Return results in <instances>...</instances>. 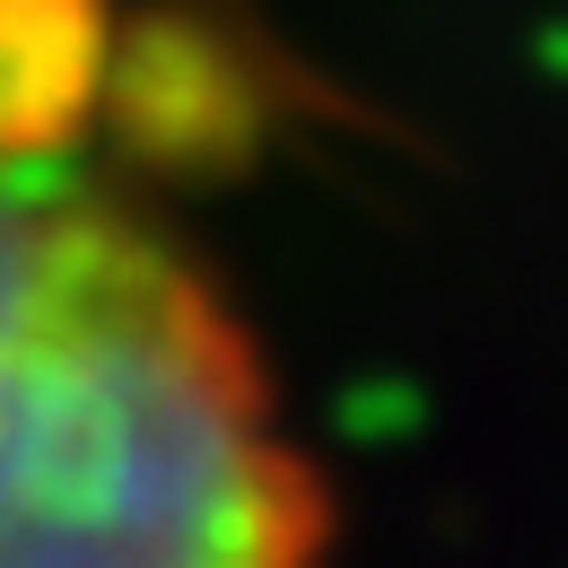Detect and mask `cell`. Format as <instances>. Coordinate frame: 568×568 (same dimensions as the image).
<instances>
[{
	"label": "cell",
	"mask_w": 568,
	"mask_h": 568,
	"mask_svg": "<svg viewBox=\"0 0 568 568\" xmlns=\"http://www.w3.org/2000/svg\"><path fill=\"white\" fill-rule=\"evenodd\" d=\"M62 79V71H44ZM0 62V568H333V490L219 281Z\"/></svg>",
	"instance_id": "cell-1"
}]
</instances>
